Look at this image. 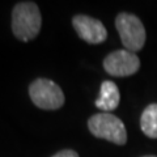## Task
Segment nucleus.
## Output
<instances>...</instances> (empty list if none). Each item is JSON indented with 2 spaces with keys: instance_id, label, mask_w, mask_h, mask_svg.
<instances>
[{
  "instance_id": "5",
  "label": "nucleus",
  "mask_w": 157,
  "mask_h": 157,
  "mask_svg": "<svg viewBox=\"0 0 157 157\" xmlns=\"http://www.w3.org/2000/svg\"><path fill=\"white\" fill-rule=\"evenodd\" d=\"M104 68L109 75L115 77L131 76L139 71L140 59L128 50H117L105 58Z\"/></svg>"
},
{
  "instance_id": "1",
  "label": "nucleus",
  "mask_w": 157,
  "mask_h": 157,
  "mask_svg": "<svg viewBox=\"0 0 157 157\" xmlns=\"http://www.w3.org/2000/svg\"><path fill=\"white\" fill-rule=\"evenodd\" d=\"M42 17L39 8L33 2H21L12 11V32L20 41L28 42L41 30Z\"/></svg>"
},
{
  "instance_id": "10",
  "label": "nucleus",
  "mask_w": 157,
  "mask_h": 157,
  "mask_svg": "<svg viewBox=\"0 0 157 157\" xmlns=\"http://www.w3.org/2000/svg\"><path fill=\"white\" fill-rule=\"evenodd\" d=\"M143 157H157V156H153V155H147V156H143Z\"/></svg>"
},
{
  "instance_id": "7",
  "label": "nucleus",
  "mask_w": 157,
  "mask_h": 157,
  "mask_svg": "<svg viewBox=\"0 0 157 157\" xmlns=\"http://www.w3.org/2000/svg\"><path fill=\"white\" fill-rule=\"evenodd\" d=\"M121 94L115 82L106 80L101 84L100 97L96 100V106L101 110H114L119 105Z\"/></svg>"
},
{
  "instance_id": "8",
  "label": "nucleus",
  "mask_w": 157,
  "mask_h": 157,
  "mask_svg": "<svg viewBox=\"0 0 157 157\" xmlns=\"http://www.w3.org/2000/svg\"><path fill=\"white\" fill-rule=\"evenodd\" d=\"M140 128L145 136L157 139V104L145 107L140 117Z\"/></svg>"
},
{
  "instance_id": "6",
  "label": "nucleus",
  "mask_w": 157,
  "mask_h": 157,
  "mask_svg": "<svg viewBox=\"0 0 157 157\" xmlns=\"http://www.w3.org/2000/svg\"><path fill=\"white\" fill-rule=\"evenodd\" d=\"M72 25L81 39L92 45L102 43L107 38V30L100 20L85 14H77L72 18Z\"/></svg>"
},
{
  "instance_id": "2",
  "label": "nucleus",
  "mask_w": 157,
  "mask_h": 157,
  "mask_svg": "<svg viewBox=\"0 0 157 157\" xmlns=\"http://www.w3.org/2000/svg\"><path fill=\"white\" fill-rule=\"evenodd\" d=\"M88 128L96 137L118 145H124L127 141V131L123 122L111 113H98L92 115L88 121Z\"/></svg>"
},
{
  "instance_id": "9",
  "label": "nucleus",
  "mask_w": 157,
  "mask_h": 157,
  "mask_svg": "<svg viewBox=\"0 0 157 157\" xmlns=\"http://www.w3.org/2000/svg\"><path fill=\"white\" fill-rule=\"evenodd\" d=\"M52 157H78V155H77V152L72 149H63L60 152H58V153H55Z\"/></svg>"
},
{
  "instance_id": "3",
  "label": "nucleus",
  "mask_w": 157,
  "mask_h": 157,
  "mask_svg": "<svg viewBox=\"0 0 157 157\" xmlns=\"http://www.w3.org/2000/svg\"><path fill=\"white\" fill-rule=\"evenodd\" d=\"M115 28L126 50L139 51L145 43V29L140 18L131 13H119L115 18Z\"/></svg>"
},
{
  "instance_id": "4",
  "label": "nucleus",
  "mask_w": 157,
  "mask_h": 157,
  "mask_svg": "<svg viewBox=\"0 0 157 157\" xmlns=\"http://www.w3.org/2000/svg\"><path fill=\"white\" fill-rule=\"evenodd\" d=\"M33 104L43 110H56L64 104V93L60 86L48 78H37L29 86Z\"/></svg>"
}]
</instances>
